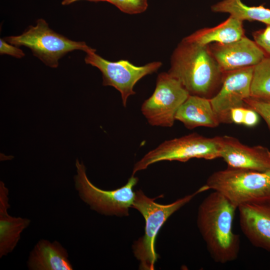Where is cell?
<instances>
[{
    "instance_id": "6da1fadb",
    "label": "cell",
    "mask_w": 270,
    "mask_h": 270,
    "mask_svg": "<svg viewBox=\"0 0 270 270\" xmlns=\"http://www.w3.org/2000/svg\"><path fill=\"white\" fill-rule=\"evenodd\" d=\"M238 207L220 192L214 190L200 204L197 226L208 252L216 262L236 260L240 250L239 236L233 231Z\"/></svg>"
},
{
    "instance_id": "7a4b0ae2",
    "label": "cell",
    "mask_w": 270,
    "mask_h": 270,
    "mask_svg": "<svg viewBox=\"0 0 270 270\" xmlns=\"http://www.w3.org/2000/svg\"><path fill=\"white\" fill-rule=\"evenodd\" d=\"M168 72L178 80L190 95L209 99L220 90L224 74L208 45L183 39L172 54Z\"/></svg>"
},
{
    "instance_id": "3957f363",
    "label": "cell",
    "mask_w": 270,
    "mask_h": 270,
    "mask_svg": "<svg viewBox=\"0 0 270 270\" xmlns=\"http://www.w3.org/2000/svg\"><path fill=\"white\" fill-rule=\"evenodd\" d=\"M207 190L208 189L204 184L194 193L167 204L156 202L154 198L148 197L141 190L135 192L132 208L138 210L145 220L144 236L134 242L132 245L133 252L134 256L140 262V270H154L158 257L155 250L156 237L168 218L197 194Z\"/></svg>"
},
{
    "instance_id": "277c9868",
    "label": "cell",
    "mask_w": 270,
    "mask_h": 270,
    "mask_svg": "<svg viewBox=\"0 0 270 270\" xmlns=\"http://www.w3.org/2000/svg\"><path fill=\"white\" fill-rule=\"evenodd\" d=\"M205 185L217 191L237 207L270 200V170L258 172L227 168L212 173Z\"/></svg>"
},
{
    "instance_id": "5b68a950",
    "label": "cell",
    "mask_w": 270,
    "mask_h": 270,
    "mask_svg": "<svg viewBox=\"0 0 270 270\" xmlns=\"http://www.w3.org/2000/svg\"><path fill=\"white\" fill-rule=\"evenodd\" d=\"M4 39L14 46L29 48L34 56L53 68H57L58 60L69 52L80 50L86 53L96 50L84 42L74 41L56 32L42 18L38 20L35 26H29L22 34Z\"/></svg>"
},
{
    "instance_id": "8992f818",
    "label": "cell",
    "mask_w": 270,
    "mask_h": 270,
    "mask_svg": "<svg viewBox=\"0 0 270 270\" xmlns=\"http://www.w3.org/2000/svg\"><path fill=\"white\" fill-rule=\"evenodd\" d=\"M220 148L221 136L208 138L196 132L165 140L136 163L132 175L160 161L186 162L193 158L214 160L220 158Z\"/></svg>"
},
{
    "instance_id": "52a82bcc",
    "label": "cell",
    "mask_w": 270,
    "mask_h": 270,
    "mask_svg": "<svg viewBox=\"0 0 270 270\" xmlns=\"http://www.w3.org/2000/svg\"><path fill=\"white\" fill-rule=\"evenodd\" d=\"M76 174L74 176L75 188L82 200L90 208L108 216H128L135 197L134 186L138 178L132 175L124 186L112 190H102L93 184L88 178L82 162L76 160Z\"/></svg>"
},
{
    "instance_id": "ba28073f",
    "label": "cell",
    "mask_w": 270,
    "mask_h": 270,
    "mask_svg": "<svg viewBox=\"0 0 270 270\" xmlns=\"http://www.w3.org/2000/svg\"><path fill=\"white\" fill-rule=\"evenodd\" d=\"M189 95L178 80L168 72H161L153 94L142 104V112L152 126L172 127L178 110Z\"/></svg>"
},
{
    "instance_id": "9c48e42d",
    "label": "cell",
    "mask_w": 270,
    "mask_h": 270,
    "mask_svg": "<svg viewBox=\"0 0 270 270\" xmlns=\"http://www.w3.org/2000/svg\"><path fill=\"white\" fill-rule=\"evenodd\" d=\"M96 51L86 52L85 62L100 70L103 86H112L120 92L124 107L126 106L128 98L136 94L134 88L138 82L156 72L162 65L160 62H153L142 66H135L128 60L110 62L97 54Z\"/></svg>"
},
{
    "instance_id": "30bf717a",
    "label": "cell",
    "mask_w": 270,
    "mask_h": 270,
    "mask_svg": "<svg viewBox=\"0 0 270 270\" xmlns=\"http://www.w3.org/2000/svg\"><path fill=\"white\" fill-rule=\"evenodd\" d=\"M254 66L224 72L218 91L210 101L220 122L230 124L232 108L248 106L244 100L250 96V86Z\"/></svg>"
},
{
    "instance_id": "8fae6325",
    "label": "cell",
    "mask_w": 270,
    "mask_h": 270,
    "mask_svg": "<svg viewBox=\"0 0 270 270\" xmlns=\"http://www.w3.org/2000/svg\"><path fill=\"white\" fill-rule=\"evenodd\" d=\"M208 47L224 72L254 66L267 56L254 40L246 36L229 43H212Z\"/></svg>"
},
{
    "instance_id": "7c38bea8",
    "label": "cell",
    "mask_w": 270,
    "mask_h": 270,
    "mask_svg": "<svg viewBox=\"0 0 270 270\" xmlns=\"http://www.w3.org/2000/svg\"><path fill=\"white\" fill-rule=\"evenodd\" d=\"M220 158L228 168L258 172L270 170V150L264 146H248L237 138L221 136Z\"/></svg>"
},
{
    "instance_id": "4fadbf2b",
    "label": "cell",
    "mask_w": 270,
    "mask_h": 270,
    "mask_svg": "<svg viewBox=\"0 0 270 270\" xmlns=\"http://www.w3.org/2000/svg\"><path fill=\"white\" fill-rule=\"evenodd\" d=\"M242 233L254 246L270 252V200L238 207Z\"/></svg>"
},
{
    "instance_id": "5bb4252c",
    "label": "cell",
    "mask_w": 270,
    "mask_h": 270,
    "mask_svg": "<svg viewBox=\"0 0 270 270\" xmlns=\"http://www.w3.org/2000/svg\"><path fill=\"white\" fill-rule=\"evenodd\" d=\"M8 190L0 183V258L12 252L16 246L22 232L30 225L26 218L8 214Z\"/></svg>"
},
{
    "instance_id": "9a60e30c",
    "label": "cell",
    "mask_w": 270,
    "mask_h": 270,
    "mask_svg": "<svg viewBox=\"0 0 270 270\" xmlns=\"http://www.w3.org/2000/svg\"><path fill=\"white\" fill-rule=\"evenodd\" d=\"M66 249L58 242L40 240L30 252V270H72Z\"/></svg>"
},
{
    "instance_id": "2e32d148",
    "label": "cell",
    "mask_w": 270,
    "mask_h": 270,
    "mask_svg": "<svg viewBox=\"0 0 270 270\" xmlns=\"http://www.w3.org/2000/svg\"><path fill=\"white\" fill-rule=\"evenodd\" d=\"M175 120L188 129L200 126L216 128L220 124L210 99L190 94L178 110Z\"/></svg>"
},
{
    "instance_id": "e0dca14e",
    "label": "cell",
    "mask_w": 270,
    "mask_h": 270,
    "mask_svg": "<svg viewBox=\"0 0 270 270\" xmlns=\"http://www.w3.org/2000/svg\"><path fill=\"white\" fill-rule=\"evenodd\" d=\"M243 22L231 16L212 28L198 30L183 40L203 46L212 43H229L244 37Z\"/></svg>"
},
{
    "instance_id": "ac0fdd59",
    "label": "cell",
    "mask_w": 270,
    "mask_h": 270,
    "mask_svg": "<svg viewBox=\"0 0 270 270\" xmlns=\"http://www.w3.org/2000/svg\"><path fill=\"white\" fill-rule=\"evenodd\" d=\"M212 10L216 12L228 13L242 21H258L270 24V9L263 6H248L240 0H224L213 5Z\"/></svg>"
},
{
    "instance_id": "d6986e66",
    "label": "cell",
    "mask_w": 270,
    "mask_h": 270,
    "mask_svg": "<svg viewBox=\"0 0 270 270\" xmlns=\"http://www.w3.org/2000/svg\"><path fill=\"white\" fill-rule=\"evenodd\" d=\"M250 97L270 102V56L254 66Z\"/></svg>"
},
{
    "instance_id": "ffe728a7",
    "label": "cell",
    "mask_w": 270,
    "mask_h": 270,
    "mask_svg": "<svg viewBox=\"0 0 270 270\" xmlns=\"http://www.w3.org/2000/svg\"><path fill=\"white\" fill-rule=\"evenodd\" d=\"M120 11L126 14H140L148 8V0H107Z\"/></svg>"
},
{
    "instance_id": "44dd1931",
    "label": "cell",
    "mask_w": 270,
    "mask_h": 270,
    "mask_svg": "<svg viewBox=\"0 0 270 270\" xmlns=\"http://www.w3.org/2000/svg\"><path fill=\"white\" fill-rule=\"evenodd\" d=\"M246 105L258 113L266 122L270 132V102L248 98L244 100Z\"/></svg>"
},
{
    "instance_id": "7402d4cb",
    "label": "cell",
    "mask_w": 270,
    "mask_h": 270,
    "mask_svg": "<svg viewBox=\"0 0 270 270\" xmlns=\"http://www.w3.org/2000/svg\"><path fill=\"white\" fill-rule=\"evenodd\" d=\"M254 40L264 50L267 56H270V24L266 28L252 32Z\"/></svg>"
},
{
    "instance_id": "603a6c76",
    "label": "cell",
    "mask_w": 270,
    "mask_h": 270,
    "mask_svg": "<svg viewBox=\"0 0 270 270\" xmlns=\"http://www.w3.org/2000/svg\"><path fill=\"white\" fill-rule=\"evenodd\" d=\"M0 54H8L16 58H23L25 54L18 46L9 44L4 39H0Z\"/></svg>"
},
{
    "instance_id": "cb8c5ba5",
    "label": "cell",
    "mask_w": 270,
    "mask_h": 270,
    "mask_svg": "<svg viewBox=\"0 0 270 270\" xmlns=\"http://www.w3.org/2000/svg\"><path fill=\"white\" fill-rule=\"evenodd\" d=\"M260 115L253 109L247 107L246 110L242 125L248 127H254L259 122Z\"/></svg>"
},
{
    "instance_id": "d4e9b609",
    "label": "cell",
    "mask_w": 270,
    "mask_h": 270,
    "mask_svg": "<svg viewBox=\"0 0 270 270\" xmlns=\"http://www.w3.org/2000/svg\"><path fill=\"white\" fill-rule=\"evenodd\" d=\"M247 107H238L232 108L230 112V118L231 123L242 124L246 110Z\"/></svg>"
},
{
    "instance_id": "484cf974",
    "label": "cell",
    "mask_w": 270,
    "mask_h": 270,
    "mask_svg": "<svg viewBox=\"0 0 270 270\" xmlns=\"http://www.w3.org/2000/svg\"><path fill=\"white\" fill-rule=\"evenodd\" d=\"M82 0H63L62 2V4L63 6H67L72 4L76 2ZM93 2H107V0H86Z\"/></svg>"
}]
</instances>
